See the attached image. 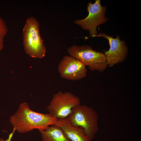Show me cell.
<instances>
[{"instance_id": "30bf717a", "label": "cell", "mask_w": 141, "mask_h": 141, "mask_svg": "<svg viewBox=\"0 0 141 141\" xmlns=\"http://www.w3.org/2000/svg\"><path fill=\"white\" fill-rule=\"evenodd\" d=\"M39 131L43 141H70L65 137L61 128L55 125Z\"/></svg>"}, {"instance_id": "52a82bcc", "label": "cell", "mask_w": 141, "mask_h": 141, "mask_svg": "<svg viewBox=\"0 0 141 141\" xmlns=\"http://www.w3.org/2000/svg\"><path fill=\"white\" fill-rule=\"evenodd\" d=\"M57 68L61 77L68 80H79L85 78L87 75L86 66L79 60L70 55L63 57Z\"/></svg>"}, {"instance_id": "8992f818", "label": "cell", "mask_w": 141, "mask_h": 141, "mask_svg": "<svg viewBox=\"0 0 141 141\" xmlns=\"http://www.w3.org/2000/svg\"><path fill=\"white\" fill-rule=\"evenodd\" d=\"M88 16L85 18L75 21L74 23L84 30L89 31L91 37L98 34L97 27L106 22L108 19L105 17L107 10L105 6H102L100 0H96L95 3L89 2L87 6Z\"/></svg>"}, {"instance_id": "7c38bea8", "label": "cell", "mask_w": 141, "mask_h": 141, "mask_svg": "<svg viewBox=\"0 0 141 141\" xmlns=\"http://www.w3.org/2000/svg\"><path fill=\"white\" fill-rule=\"evenodd\" d=\"M16 130L13 127V129L12 132L9 135L8 138L5 140H4L2 139H0V141H11L13 135Z\"/></svg>"}, {"instance_id": "277c9868", "label": "cell", "mask_w": 141, "mask_h": 141, "mask_svg": "<svg viewBox=\"0 0 141 141\" xmlns=\"http://www.w3.org/2000/svg\"><path fill=\"white\" fill-rule=\"evenodd\" d=\"M67 52L70 56L88 66L91 71L102 72L108 66L104 54L93 50L90 46L72 45L68 48Z\"/></svg>"}, {"instance_id": "6da1fadb", "label": "cell", "mask_w": 141, "mask_h": 141, "mask_svg": "<svg viewBox=\"0 0 141 141\" xmlns=\"http://www.w3.org/2000/svg\"><path fill=\"white\" fill-rule=\"evenodd\" d=\"M57 119L49 114H43L31 110L26 102L20 104L10 118V122L17 132L25 133L34 129L43 130L53 125Z\"/></svg>"}, {"instance_id": "3957f363", "label": "cell", "mask_w": 141, "mask_h": 141, "mask_svg": "<svg viewBox=\"0 0 141 141\" xmlns=\"http://www.w3.org/2000/svg\"><path fill=\"white\" fill-rule=\"evenodd\" d=\"M67 118L72 125L82 127L91 141L99 130L97 113L93 108L86 105L80 104L74 107Z\"/></svg>"}, {"instance_id": "9c48e42d", "label": "cell", "mask_w": 141, "mask_h": 141, "mask_svg": "<svg viewBox=\"0 0 141 141\" xmlns=\"http://www.w3.org/2000/svg\"><path fill=\"white\" fill-rule=\"evenodd\" d=\"M53 125L61 128L65 137L70 141H91L82 127L72 125L67 118L58 119Z\"/></svg>"}, {"instance_id": "7a4b0ae2", "label": "cell", "mask_w": 141, "mask_h": 141, "mask_svg": "<svg viewBox=\"0 0 141 141\" xmlns=\"http://www.w3.org/2000/svg\"><path fill=\"white\" fill-rule=\"evenodd\" d=\"M23 44L25 52L33 58L44 57L46 49L40 33L39 25L33 17L28 18L22 30Z\"/></svg>"}, {"instance_id": "5b68a950", "label": "cell", "mask_w": 141, "mask_h": 141, "mask_svg": "<svg viewBox=\"0 0 141 141\" xmlns=\"http://www.w3.org/2000/svg\"><path fill=\"white\" fill-rule=\"evenodd\" d=\"M79 98L70 92L59 91L54 95L46 109L52 117L58 119L67 118L72 109L80 104Z\"/></svg>"}, {"instance_id": "ba28073f", "label": "cell", "mask_w": 141, "mask_h": 141, "mask_svg": "<svg viewBox=\"0 0 141 141\" xmlns=\"http://www.w3.org/2000/svg\"><path fill=\"white\" fill-rule=\"evenodd\" d=\"M104 37L109 42L110 48L104 54L108 66L112 67L125 60L127 55L128 47L125 41L121 40L118 35L114 38L104 33H100L93 37Z\"/></svg>"}, {"instance_id": "8fae6325", "label": "cell", "mask_w": 141, "mask_h": 141, "mask_svg": "<svg viewBox=\"0 0 141 141\" xmlns=\"http://www.w3.org/2000/svg\"><path fill=\"white\" fill-rule=\"evenodd\" d=\"M8 31L6 24L3 19L0 16V51L4 46V38Z\"/></svg>"}]
</instances>
